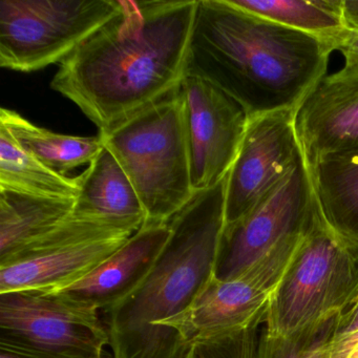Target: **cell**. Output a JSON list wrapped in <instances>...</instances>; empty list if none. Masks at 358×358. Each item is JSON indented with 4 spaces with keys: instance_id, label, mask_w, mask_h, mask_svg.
Returning <instances> with one entry per match:
<instances>
[{
    "instance_id": "1",
    "label": "cell",
    "mask_w": 358,
    "mask_h": 358,
    "mask_svg": "<svg viewBox=\"0 0 358 358\" xmlns=\"http://www.w3.org/2000/svg\"><path fill=\"white\" fill-rule=\"evenodd\" d=\"M199 0H121L51 81L110 133L181 87Z\"/></svg>"
},
{
    "instance_id": "2",
    "label": "cell",
    "mask_w": 358,
    "mask_h": 358,
    "mask_svg": "<svg viewBox=\"0 0 358 358\" xmlns=\"http://www.w3.org/2000/svg\"><path fill=\"white\" fill-rule=\"evenodd\" d=\"M330 43L246 11L231 0H199L186 76L236 100L248 120L296 110L327 75Z\"/></svg>"
},
{
    "instance_id": "3",
    "label": "cell",
    "mask_w": 358,
    "mask_h": 358,
    "mask_svg": "<svg viewBox=\"0 0 358 358\" xmlns=\"http://www.w3.org/2000/svg\"><path fill=\"white\" fill-rule=\"evenodd\" d=\"M227 177L169 221L171 234L148 278L127 299L101 312L113 358H184L162 328L183 313L215 276L225 227Z\"/></svg>"
},
{
    "instance_id": "4",
    "label": "cell",
    "mask_w": 358,
    "mask_h": 358,
    "mask_svg": "<svg viewBox=\"0 0 358 358\" xmlns=\"http://www.w3.org/2000/svg\"><path fill=\"white\" fill-rule=\"evenodd\" d=\"M98 136L135 187L145 224L169 223L194 198L181 87Z\"/></svg>"
},
{
    "instance_id": "5",
    "label": "cell",
    "mask_w": 358,
    "mask_h": 358,
    "mask_svg": "<svg viewBox=\"0 0 358 358\" xmlns=\"http://www.w3.org/2000/svg\"><path fill=\"white\" fill-rule=\"evenodd\" d=\"M357 297L358 244L335 234L318 213L270 299L264 327L289 335L343 313Z\"/></svg>"
},
{
    "instance_id": "6",
    "label": "cell",
    "mask_w": 358,
    "mask_h": 358,
    "mask_svg": "<svg viewBox=\"0 0 358 358\" xmlns=\"http://www.w3.org/2000/svg\"><path fill=\"white\" fill-rule=\"evenodd\" d=\"M121 0H0V66L31 73L62 64Z\"/></svg>"
},
{
    "instance_id": "7",
    "label": "cell",
    "mask_w": 358,
    "mask_h": 358,
    "mask_svg": "<svg viewBox=\"0 0 358 358\" xmlns=\"http://www.w3.org/2000/svg\"><path fill=\"white\" fill-rule=\"evenodd\" d=\"M100 312L57 293L0 294V351L26 358H106Z\"/></svg>"
},
{
    "instance_id": "8",
    "label": "cell",
    "mask_w": 358,
    "mask_h": 358,
    "mask_svg": "<svg viewBox=\"0 0 358 358\" xmlns=\"http://www.w3.org/2000/svg\"><path fill=\"white\" fill-rule=\"evenodd\" d=\"M303 236L285 241L236 278L215 276L186 311L165 320L162 328L178 350L186 354L196 341L231 336L265 322L270 299Z\"/></svg>"
},
{
    "instance_id": "9",
    "label": "cell",
    "mask_w": 358,
    "mask_h": 358,
    "mask_svg": "<svg viewBox=\"0 0 358 358\" xmlns=\"http://www.w3.org/2000/svg\"><path fill=\"white\" fill-rule=\"evenodd\" d=\"M133 234L72 213L47 236L0 265V294L62 290L91 273Z\"/></svg>"
},
{
    "instance_id": "10",
    "label": "cell",
    "mask_w": 358,
    "mask_h": 358,
    "mask_svg": "<svg viewBox=\"0 0 358 358\" xmlns=\"http://www.w3.org/2000/svg\"><path fill=\"white\" fill-rule=\"evenodd\" d=\"M318 206L305 160L257 207L225 225L215 278L230 280L295 236H303L317 217Z\"/></svg>"
},
{
    "instance_id": "11",
    "label": "cell",
    "mask_w": 358,
    "mask_h": 358,
    "mask_svg": "<svg viewBox=\"0 0 358 358\" xmlns=\"http://www.w3.org/2000/svg\"><path fill=\"white\" fill-rule=\"evenodd\" d=\"M294 117V110H280L248 120L227 176L225 225L250 213L305 160Z\"/></svg>"
},
{
    "instance_id": "12",
    "label": "cell",
    "mask_w": 358,
    "mask_h": 358,
    "mask_svg": "<svg viewBox=\"0 0 358 358\" xmlns=\"http://www.w3.org/2000/svg\"><path fill=\"white\" fill-rule=\"evenodd\" d=\"M181 92L192 187L202 192L227 177L248 117L236 100L200 77L187 75Z\"/></svg>"
},
{
    "instance_id": "13",
    "label": "cell",
    "mask_w": 358,
    "mask_h": 358,
    "mask_svg": "<svg viewBox=\"0 0 358 358\" xmlns=\"http://www.w3.org/2000/svg\"><path fill=\"white\" fill-rule=\"evenodd\" d=\"M308 169L330 157L358 156V72L326 75L295 110Z\"/></svg>"
},
{
    "instance_id": "14",
    "label": "cell",
    "mask_w": 358,
    "mask_h": 358,
    "mask_svg": "<svg viewBox=\"0 0 358 358\" xmlns=\"http://www.w3.org/2000/svg\"><path fill=\"white\" fill-rule=\"evenodd\" d=\"M171 234L169 223L144 224L85 278L51 293L94 308L100 313L110 309L141 286L158 262Z\"/></svg>"
},
{
    "instance_id": "15",
    "label": "cell",
    "mask_w": 358,
    "mask_h": 358,
    "mask_svg": "<svg viewBox=\"0 0 358 358\" xmlns=\"http://www.w3.org/2000/svg\"><path fill=\"white\" fill-rule=\"evenodd\" d=\"M78 183L74 215L133 234L145 224V210L139 196L108 148L103 146L89 169L79 176Z\"/></svg>"
},
{
    "instance_id": "16",
    "label": "cell",
    "mask_w": 358,
    "mask_h": 358,
    "mask_svg": "<svg viewBox=\"0 0 358 358\" xmlns=\"http://www.w3.org/2000/svg\"><path fill=\"white\" fill-rule=\"evenodd\" d=\"M75 199L0 188V265L32 246L72 215Z\"/></svg>"
},
{
    "instance_id": "17",
    "label": "cell",
    "mask_w": 358,
    "mask_h": 358,
    "mask_svg": "<svg viewBox=\"0 0 358 358\" xmlns=\"http://www.w3.org/2000/svg\"><path fill=\"white\" fill-rule=\"evenodd\" d=\"M308 169L324 223L358 244V156L330 157Z\"/></svg>"
},
{
    "instance_id": "18",
    "label": "cell",
    "mask_w": 358,
    "mask_h": 358,
    "mask_svg": "<svg viewBox=\"0 0 358 358\" xmlns=\"http://www.w3.org/2000/svg\"><path fill=\"white\" fill-rule=\"evenodd\" d=\"M0 124L7 127L22 150L62 176H68L77 167L91 164L103 148L99 136L76 137L54 133L5 108L0 110Z\"/></svg>"
},
{
    "instance_id": "19",
    "label": "cell",
    "mask_w": 358,
    "mask_h": 358,
    "mask_svg": "<svg viewBox=\"0 0 358 358\" xmlns=\"http://www.w3.org/2000/svg\"><path fill=\"white\" fill-rule=\"evenodd\" d=\"M234 5L292 30L330 43L347 30L341 0H231ZM334 51V50H333Z\"/></svg>"
},
{
    "instance_id": "20",
    "label": "cell",
    "mask_w": 358,
    "mask_h": 358,
    "mask_svg": "<svg viewBox=\"0 0 358 358\" xmlns=\"http://www.w3.org/2000/svg\"><path fill=\"white\" fill-rule=\"evenodd\" d=\"M0 188L50 198L75 199L78 177L50 169L20 148L7 127L0 124Z\"/></svg>"
},
{
    "instance_id": "21",
    "label": "cell",
    "mask_w": 358,
    "mask_h": 358,
    "mask_svg": "<svg viewBox=\"0 0 358 358\" xmlns=\"http://www.w3.org/2000/svg\"><path fill=\"white\" fill-rule=\"evenodd\" d=\"M338 315L289 335H274L262 327L255 358H329Z\"/></svg>"
},
{
    "instance_id": "22",
    "label": "cell",
    "mask_w": 358,
    "mask_h": 358,
    "mask_svg": "<svg viewBox=\"0 0 358 358\" xmlns=\"http://www.w3.org/2000/svg\"><path fill=\"white\" fill-rule=\"evenodd\" d=\"M263 324L259 322L231 336L196 341L184 358H255Z\"/></svg>"
},
{
    "instance_id": "23",
    "label": "cell",
    "mask_w": 358,
    "mask_h": 358,
    "mask_svg": "<svg viewBox=\"0 0 358 358\" xmlns=\"http://www.w3.org/2000/svg\"><path fill=\"white\" fill-rule=\"evenodd\" d=\"M334 52H339L345 59L343 70L358 72V31L347 30L333 45Z\"/></svg>"
},
{
    "instance_id": "24",
    "label": "cell",
    "mask_w": 358,
    "mask_h": 358,
    "mask_svg": "<svg viewBox=\"0 0 358 358\" xmlns=\"http://www.w3.org/2000/svg\"><path fill=\"white\" fill-rule=\"evenodd\" d=\"M358 332V297L343 313L339 314L332 343L343 341Z\"/></svg>"
},
{
    "instance_id": "25",
    "label": "cell",
    "mask_w": 358,
    "mask_h": 358,
    "mask_svg": "<svg viewBox=\"0 0 358 358\" xmlns=\"http://www.w3.org/2000/svg\"><path fill=\"white\" fill-rule=\"evenodd\" d=\"M329 358H358V332L343 341H331Z\"/></svg>"
},
{
    "instance_id": "26",
    "label": "cell",
    "mask_w": 358,
    "mask_h": 358,
    "mask_svg": "<svg viewBox=\"0 0 358 358\" xmlns=\"http://www.w3.org/2000/svg\"><path fill=\"white\" fill-rule=\"evenodd\" d=\"M341 10L345 28L358 31V0H341Z\"/></svg>"
},
{
    "instance_id": "27",
    "label": "cell",
    "mask_w": 358,
    "mask_h": 358,
    "mask_svg": "<svg viewBox=\"0 0 358 358\" xmlns=\"http://www.w3.org/2000/svg\"><path fill=\"white\" fill-rule=\"evenodd\" d=\"M0 358H26L22 357V356L14 355V354L8 353V352L0 351ZM106 358H113L112 354L106 356Z\"/></svg>"
}]
</instances>
